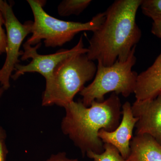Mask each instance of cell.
Returning <instances> with one entry per match:
<instances>
[{
	"label": "cell",
	"mask_w": 161,
	"mask_h": 161,
	"mask_svg": "<svg viewBox=\"0 0 161 161\" xmlns=\"http://www.w3.org/2000/svg\"><path fill=\"white\" fill-rule=\"evenodd\" d=\"M151 32L161 39V19L153 20L152 23Z\"/></svg>",
	"instance_id": "cell-18"
},
{
	"label": "cell",
	"mask_w": 161,
	"mask_h": 161,
	"mask_svg": "<svg viewBox=\"0 0 161 161\" xmlns=\"http://www.w3.org/2000/svg\"><path fill=\"white\" fill-rule=\"evenodd\" d=\"M64 108L66 113L61 122V130L82 155L90 151L103 152L104 143L98 133L102 130L112 132L120 123L122 105L118 95L112 93L106 100L94 101L89 107L82 102L73 101Z\"/></svg>",
	"instance_id": "cell-2"
},
{
	"label": "cell",
	"mask_w": 161,
	"mask_h": 161,
	"mask_svg": "<svg viewBox=\"0 0 161 161\" xmlns=\"http://www.w3.org/2000/svg\"><path fill=\"white\" fill-rule=\"evenodd\" d=\"M136 47H133L125 61L116 60L109 66L98 62L93 81L80 92L85 106L89 107L94 101H103L105 95L110 92L121 94L126 98L134 93L138 75L132 70L136 62Z\"/></svg>",
	"instance_id": "cell-5"
},
{
	"label": "cell",
	"mask_w": 161,
	"mask_h": 161,
	"mask_svg": "<svg viewBox=\"0 0 161 161\" xmlns=\"http://www.w3.org/2000/svg\"><path fill=\"white\" fill-rule=\"evenodd\" d=\"M130 155L125 161H161V145L147 134H136L130 144Z\"/></svg>",
	"instance_id": "cell-11"
},
{
	"label": "cell",
	"mask_w": 161,
	"mask_h": 161,
	"mask_svg": "<svg viewBox=\"0 0 161 161\" xmlns=\"http://www.w3.org/2000/svg\"><path fill=\"white\" fill-rule=\"evenodd\" d=\"M97 68L86 53L78 54L64 59L46 80L42 105L56 104L64 108L74 101L85 84L95 77Z\"/></svg>",
	"instance_id": "cell-3"
},
{
	"label": "cell",
	"mask_w": 161,
	"mask_h": 161,
	"mask_svg": "<svg viewBox=\"0 0 161 161\" xmlns=\"http://www.w3.org/2000/svg\"><path fill=\"white\" fill-rule=\"evenodd\" d=\"M142 0H117L105 11L100 27L93 32L87 56L89 60L111 66L127 60L142 36L136 14Z\"/></svg>",
	"instance_id": "cell-1"
},
{
	"label": "cell",
	"mask_w": 161,
	"mask_h": 161,
	"mask_svg": "<svg viewBox=\"0 0 161 161\" xmlns=\"http://www.w3.org/2000/svg\"><path fill=\"white\" fill-rule=\"evenodd\" d=\"M92 2L91 0H64L58 5V14L62 17L69 16L71 15H78Z\"/></svg>",
	"instance_id": "cell-12"
},
{
	"label": "cell",
	"mask_w": 161,
	"mask_h": 161,
	"mask_svg": "<svg viewBox=\"0 0 161 161\" xmlns=\"http://www.w3.org/2000/svg\"><path fill=\"white\" fill-rule=\"evenodd\" d=\"M7 2L6 1H3L2 0H0V11L2 12V13L3 14V13L5 11V9L6 5L7 4Z\"/></svg>",
	"instance_id": "cell-19"
},
{
	"label": "cell",
	"mask_w": 161,
	"mask_h": 161,
	"mask_svg": "<svg viewBox=\"0 0 161 161\" xmlns=\"http://www.w3.org/2000/svg\"><path fill=\"white\" fill-rule=\"evenodd\" d=\"M122 118L117 128L112 132L102 130L98 136L103 143H108L114 146L125 160L130 152V144L133 137V131L138 119L132 114V105L126 102L122 106Z\"/></svg>",
	"instance_id": "cell-9"
},
{
	"label": "cell",
	"mask_w": 161,
	"mask_h": 161,
	"mask_svg": "<svg viewBox=\"0 0 161 161\" xmlns=\"http://www.w3.org/2000/svg\"><path fill=\"white\" fill-rule=\"evenodd\" d=\"M34 18L32 26V36L26 43L31 46L40 43L44 40L47 47L63 46L69 42L80 32L95 31L100 27L106 17L105 12L99 13L86 23L70 22L53 17L44 11L45 2L28 0Z\"/></svg>",
	"instance_id": "cell-4"
},
{
	"label": "cell",
	"mask_w": 161,
	"mask_h": 161,
	"mask_svg": "<svg viewBox=\"0 0 161 161\" xmlns=\"http://www.w3.org/2000/svg\"><path fill=\"white\" fill-rule=\"evenodd\" d=\"M104 149L102 153L90 151L87 153L86 155L93 161H125L118 150L111 144L104 143Z\"/></svg>",
	"instance_id": "cell-13"
},
{
	"label": "cell",
	"mask_w": 161,
	"mask_h": 161,
	"mask_svg": "<svg viewBox=\"0 0 161 161\" xmlns=\"http://www.w3.org/2000/svg\"><path fill=\"white\" fill-rule=\"evenodd\" d=\"M5 19L2 12L0 11V55L6 53V34L3 28L5 25Z\"/></svg>",
	"instance_id": "cell-15"
},
{
	"label": "cell",
	"mask_w": 161,
	"mask_h": 161,
	"mask_svg": "<svg viewBox=\"0 0 161 161\" xmlns=\"http://www.w3.org/2000/svg\"><path fill=\"white\" fill-rule=\"evenodd\" d=\"M140 7L143 14L153 21L161 19V0H142Z\"/></svg>",
	"instance_id": "cell-14"
},
{
	"label": "cell",
	"mask_w": 161,
	"mask_h": 161,
	"mask_svg": "<svg viewBox=\"0 0 161 161\" xmlns=\"http://www.w3.org/2000/svg\"><path fill=\"white\" fill-rule=\"evenodd\" d=\"M45 161H79L77 159L69 158L66 156L65 153H59L53 154L49 158Z\"/></svg>",
	"instance_id": "cell-17"
},
{
	"label": "cell",
	"mask_w": 161,
	"mask_h": 161,
	"mask_svg": "<svg viewBox=\"0 0 161 161\" xmlns=\"http://www.w3.org/2000/svg\"><path fill=\"white\" fill-rule=\"evenodd\" d=\"M134 93L138 101L152 100L161 94V53L151 66L137 75Z\"/></svg>",
	"instance_id": "cell-10"
},
{
	"label": "cell",
	"mask_w": 161,
	"mask_h": 161,
	"mask_svg": "<svg viewBox=\"0 0 161 161\" xmlns=\"http://www.w3.org/2000/svg\"><path fill=\"white\" fill-rule=\"evenodd\" d=\"M6 134L0 126V161H6L7 151L6 143Z\"/></svg>",
	"instance_id": "cell-16"
},
{
	"label": "cell",
	"mask_w": 161,
	"mask_h": 161,
	"mask_svg": "<svg viewBox=\"0 0 161 161\" xmlns=\"http://www.w3.org/2000/svg\"><path fill=\"white\" fill-rule=\"evenodd\" d=\"M41 43L32 47L25 43L23 44L24 52L21 59L26 60L31 58V61L26 65L18 64L15 67V73L11 78L16 80L21 75L26 73L36 72L42 75L45 80L51 77L54 70L61 61L67 58L80 53H87V48L84 46L83 37L81 36L78 43L73 48L69 49H62L56 53L49 55L38 54L37 49L41 46Z\"/></svg>",
	"instance_id": "cell-7"
},
{
	"label": "cell",
	"mask_w": 161,
	"mask_h": 161,
	"mask_svg": "<svg viewBox=\"0 0 161 161\" xmlns=\"http://www.w3.org/2000/svg\"><path fill=\"white\" fill-rule=\"evenodd\" d=\"M5 91H6V90H5L3 86L0 87V98H1L2 96H3V93H4Z\"/></svg>",
	"instance_id": "cell-20"
},
{
	"label": "cell",
	"mask_w": 161,
	"mask_h": 161,
	"mask_svg": "<svg viewBox=\"0 0 161 161\" xmlns=\"http://www.w3.org/2000/svg\"><path fill=\"white\" fill-rule=\"evenodd\" d=\"M132 110L138 119L135 135L148 134L161 145V94L152 100H136Z\"/></svg>",
	"instance_id": "cell-8"
},
{
	"label": "cell",
	"mask_w": 161,
	"mask_h": 161,
	"mask_svg": "<svg viewBox=\"0 0 161 161\" xmlns=\"http://www.w3.org/2000/svg\"><path fill=\"white\" fill-rule=\"evenodd\" d=\"M3 14L6 30V57L0 69V85L6 91L10 87V78L15 67L19 62V57L23 54V52L20 51L21 45L27 35L31 33L33 22L27 21L24 24L20 23L8 3Z\"/></svg>",
	"instance_id": "cell-6"
}]
</instances>
